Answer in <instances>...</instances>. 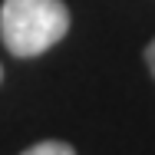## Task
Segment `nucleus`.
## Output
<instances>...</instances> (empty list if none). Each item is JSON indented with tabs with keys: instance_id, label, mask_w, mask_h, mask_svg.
<instances>
[{
	"instance_id": "3",
	"label": "nucleus",
	"mask_w": 155,
	"mask_h": 155,
	"mask_svg": "<svg viewBox=\"0 0 155 155\" xmlns=\"http://www.w3.org/2000/svg\"><path fill=\"white\" fill-rule=\"evenodd\" d=\"M145 63H149V69H152V76H155V40L145 46Z\"/></svg>"
},
{
	"instance_id": "4",
	"label": "nucleus",
	"mask_w": 155,
	"mask_h": 155,
	"mask_svg": "<svg viewBox=\"0 0 155 155\" xmlns=\"http://www.w3.org/2000/svg\"><path fill=\"white\" fill-rule=\"evenodd\" d=\"M0 79H3V69H0Z\"/></svg>"
},
{
	"instance_id": "2",
	"label": "nucleus",
	"mask_w": 155,
	"mask_h": 155,
	"mask_svg": "<svg viewBox=\"0 0 155 155\" xmlns=\"http://www.w3.org/2000/svg\"><path fill=\"white\" fill-rule=\"evenodd\" d=\"M20 155H76V149L66 145V142H36V145H30Z\"/></svg>"
},
{
	"instance_id": "1",
	"label": "nucleus",
	"mask_w": 155,
	"mask_h": 155,
	"mask_svg": "<svg viewBox=\"0 0 155 155\" xmlns=\"http://www.w3.org/2000/svg\"><path fill=\"white\" fill-rule=\"evenodd\" d=\"M69 33V10L63 0H3L0 36L13 56H40Z\"/></svg>"
}]
</instances>
